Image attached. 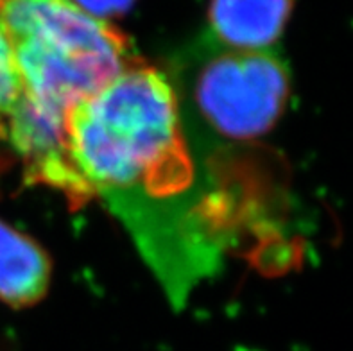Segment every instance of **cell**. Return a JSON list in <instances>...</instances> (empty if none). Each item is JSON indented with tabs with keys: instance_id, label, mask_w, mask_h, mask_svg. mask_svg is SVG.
Listing matches in <instances>:
<instances>
[{
	"instance_id": "1",
	"label": "cell",
	"mask_w": 353,
	"mask_h": 351,
	"mask_svg": "<svg viewBox=\"0 0 353 351\" xmlns=\"http://www.w3.org/2000/svg\"><path fill=\"white\" fill-rule=\"evenodd\" d=\"M65 142L86 194L115 206L161 199L190 185L174 88L157 68L130 63L68 110Z\"/></svg>"
},
{
	"instance_id": "2",
	"label": "cell",
	"mask_w": 353,
	"mask_h": 351,
	"mask_svg": "<svg viewBox=\"0 0 353 351\" xmlns=\"http://www.w3.org/2000/svg\"><path fill=\"white\" fill-rule=\"evenodd\" d=\"M0 26L20 95L65 115L131 63L124 36L68 0H0Z\"/></svg>"
},
{
	"instance_id": "3",
	"label": "cell",
	"mask_w": 353,
	"mask_h": 351,
	"mask_svg": "<svg viewBox=\"0 0 353 351\" xmlns=\"http://www.w3.org/2000/svg\"><path fill=\"white\" fill-rule=\"evenodd\" d=\"M289 99V72L268 50H228L212 58L194 83V101L215 133L235 140L262 137Z\"/></svg>"
},
{
	"instance_id": "4",
	"label": "cell",
	"mask_w": 353,
	"mask_h": 351,
	"mask_svg": "<svg viewBox=\"0 0 353 351\" xmlns=\"http://www.w3.org/2000/svg\"><path fill=\"white\" fill-rule=\"evenodd\" d=\"M294 0H212L210 23L233 50H265L283 32Z\"/></svg>"
},
{
	"instance_id": "5",
	"label": "cell",
	"mask_w": 353,
	"mask_h": 351,
	"mask_svg": "<svg viewBox=\"0 0 353 351\" xmlns=\"http://www.w3.org/2000/svg\"><path fill=\"white\" fill-rule=\"evenodd\" d=\"M50 263L34 240L0 221V301L27 307L49 287Z\"/></svg>"
},
{
	"instance_id": "6",
	"label": "cell",
	"mask_w": 353,
	"mask_h": 351,
	"mask_svg": "<svg viewBox=\"0 0 353 351\" xmlns=\"http://www.w3.org/2000/svg\"><path fill=\"white\" fill-rule=\"evenodd\" d=\"M20 94L22 90L18 83L17 70H14L13 56H11V49L0 26V131H4L6 120L17 104Z\"/></svg>"
},
{
	"instance_id": "7",
	"label": "cell",
	"mask_w": 353,
	"mask_h": 351,
	"mask_svg": "<svg viewBox=\"0 0 353 351\" xmlns=\"http://www.w3.org/2000/svg\"><path fill=\"white\" fill-rule=\"evenodd\" d=\"M72 6H76L83 13L106 22L108 18H115L124 14L134 0H68Z\"/></svg>"
}]
</instances>
